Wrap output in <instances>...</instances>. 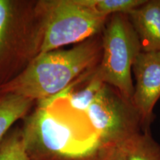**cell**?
I'll return each mask as SVG.
<instances>
[{
	"label": "cell",
	"instance_id": "cell-1",
	"mask_svg": "<svg viewBox=\"0 0 160 160\" xmlns=\"http://www.w3.org/2000/svg\"><path fill=\"white\" fill-rule=\"evenodd\" d=\"M42 106L21 129L29 160H95L104 145L86 116L57 100Z\"/></svg>",
	"mask_w": 160,
	"mask_h": 160
},
{
	"label": "cell",
	"instance_id": "cell-2",
	"mask_svg": "<svg viewBox=\"0 0 160 160\" xmlns=\"http://www.w3.org/2000/svg\"><path fill=\"white\" fill-rule=\"evenodd\" d=\"M101 55L102 37L99 40L87 39L68 50L39 53L22 73L2 87V91L32 100L48 99L97 65Z\"/></svg>",
	"mask_w": 160,
	"mask_h": 160
},
{
	"label": "cell",
	"instance_id": "cell-3",
	"mask_svg": "<svg viewBox=\"0 0 160 160\" xmlns=\"http://www.w3.org/2000/svg\"><path fill=\"white\" fill-rule=\"evenodd\" d=\"M141 51L139 38L128 14L109 16L102 31L101 59L93 75L132 102V67Z\"/></svg>",
	"mask_w": 160,
	"mask_h": 160
},
{
	"label": "cell",
	"instance_id": "cell-4",
	"mask_svg": "<svg viewBox=\"0 0 160 160\" xmlns=\"http://www.w3.org/2000/svg\"><path fill=\"white\" fill-rule=\"evenodd\" d=\"M107 18L86 5L83 0L48 2L39 53L82 42L102 33Z\"/></svg>",
	"mask_w": 160,
	"mask_h": 160
},
{
	"label": "cell",
	"instance_id": "cell-5",
	"mask_svg": "<svg viewBox=\"0 0 160 160\" xmlns=\"http://www.w3.org/2000/svg\"><path fill=\"white\" fill-rule=\"evenodd\" d=\"M85 116L102 145H120L142 131L141 119L131 101L104 84Z\"/></svg>",
	"mask_w": 160,
	"mask_h": 160
},
{
	"label": "cell",
	"instance_id": "cell-6",
	"mask_svg": "<svg viewBox=\"0 0 160 160\" xmlns=\"http://www.w3.org/2000/svg\"><path fill=\"white\" fill-rule=\"evenodd\" d=\"M132 71L136 79L132 104L141 119L142 132L150 131L153 108L160 98V52L141 51Z\"/></svg>",
	"mask_w": 160,
	"mask_h": 160
},
{
	"label": "cell",
	"instance_id": "cell-7",
	"mask_svg": "<svg viewBox=\"0 0 160 160\" xmlns=\"http://www.w3.org/2000/svg\"><path fill=\"white\" fill-rule=\"evenodd\" d=\"M128 16L139 38L142 51L160 52V0H146Z\"/></svg>",
	"mask_w": 160,
	"mask_h": 160
},
{
	"label": "cell",
	"instance_id": "cell-8",
	"mask_svg": "<svg viewBox=\"0 0 160 160\" xmlns=\"http://www.w3.org/2000/svg\"><path fill=\"white\" fill-rule=\"evenodd\" d=\"M120 145L127 160H160V144L150 131L136 133Z\"/></svg>",
	"mask_w": 160,
	"mask_h": 160
},
{
	"label": "cell",
	"instance_id": "cell-9",
	"mask_svg": "<svg viewBox=\"0 0 160 160\" xmlns=\"http://www.w3.org/2000/svg\"><path fill=\"white\" fill-rule=\"evenodd\" d=\"M32 102L29 98L15 93H5L0 98V142L11 125L27 113Z\"/></svg>",
	"mask_w": 160,
	"mask_h": 160
},
{
	"label": "cell",
	"instance_id": "cell-10",
	"mask_svg": "<svg viewBox=\"0 0 160 160\" xmlns=\"http://www.w3.org/2000/svg\"><path fill=\"white\" fill-rule=\"evenodd\" d=\"M104 84L93 73L87 85L77 91H71V88L64 98L71 109L85 115L86 111L94 101Z\"/></svg>",
	"mask_w": 160,
	"mask_h": 160
},
{
	"label": "cell",
	"instance_id": "cell-11",
	"mask_svg": "<svg viewBox=\"0 0 160 160\" xmlns=\"http://www.w3.org/2000/svg\"><path fill=\"white\" fill-rule=\"evenodd\" d=\"M99 14L108 17L114 13H128L145 2L146 0H83Z\"/></svg>",
	"mask_w": 160,
	"mask_h": 160
},
{
	"label": "cell",
	"instance_id": "cell-12",
	"mask_svg": "<svg viewBox=\"0 0 160 160\" xmlns=\"http://www.w3.org/2000/svg\"><path fill=\"white\" fill-rule=\"evenodd\" d=\"M0 160H29L21 130L12 131L0 142Z\"/></svg>",
	"mask_w": 160,
	"mask_h": 160
},
{
	"label": "cell",
	"instance_id": "cell-13",
	"mask_svg": "<svg viewBox=\"0 0 160 160\" xmlns=\"http://www.w3.org/2000/svg\"><path fill=\"white\" fill-rule=\"evenodd\" d=\"M11 17V2L0 0V51L2 48Z\"/></svg>",
	"mask_w": 160,
	"mask_h": 160
},
{
	"label": "cell",
	"instance_id": "cell-14",
	"mask_svg": "<svg viewBox=\"0 0 160 160\" xmlns=\"http://www.w3.org/2000/svg\"><path fill=\"white\" fill-rule=\"evenodd\" d=\"M95 160H127L120 145H105Z\"/></svg>",
	"mask_w": 160,
	"mask_h": 160
}]
</instances>
